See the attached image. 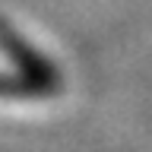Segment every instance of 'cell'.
<instances>
[{
    "label": "cell",
    "mask_w": 152,
    "mask_h": 152,
    "mask_svg": "<svg viewBox=\"0 0 152 152\" xmlns=\"http://www.w3.org/2000/svg\"><path fill=\"white\" fill-rule=\"evenodd\" d=\"M0 48H3L7 57L16 64V70H22V73H28V76H38V79H45V83H51V86H64L60 83V70H57L45 54H38L7 19H0Z\"/></svg>",
    "instance_id": "cell-1"
},
{
    "label": "cell",
    "mask_w": 152,
    "mask_h": 152,
    "mask_svg": "<svg viewBox=\"0 0 152 152\" xmlns=\"http://www.w3.org/2000/svg\"><path fill=\"white\" fill-rule=\"evenodd\" d=\"M60 86H51L38 76H28L22 70L16 73H0V98H48L57 95Z\"/></svg>",
    "instance_id": "cell-2"
}]
</instances>
